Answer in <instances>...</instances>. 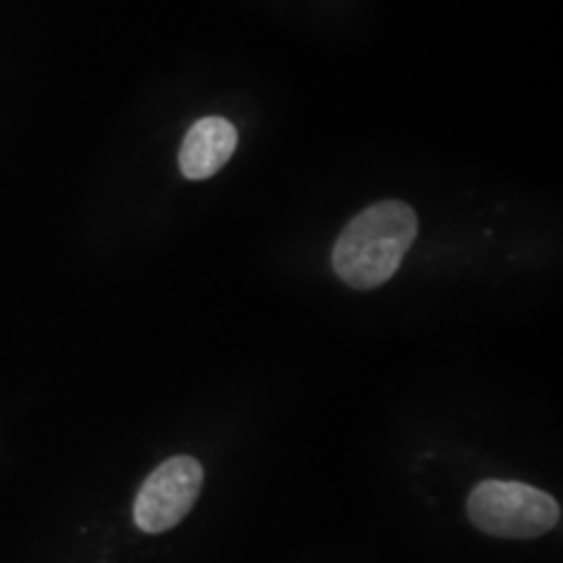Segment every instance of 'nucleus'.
<instances>
[{"mask_svg": "<svg viewBox=\"0 0 563 563\" xmlns=\"http://www.w3.org/2000/svg\"><path fill=\"white\" fill-rule=\"evenodd\" d=\"M418 236V216L401 201L367 207L342 230L332 265L346 286L372 290L390 280Z\"/></svg>", "mask_w": 563, "mask_h": 563, "instance_id": "nucleus-1", "label": "nucleus"}, {"mask_svg": "<svg viewBox=\"0 0 563 563\" xmlns=\"http://www.w3.org/2000/svg\"><path fill=\"white\" fill-rule=\"evenodd\" d=\"M467 516L486 534L537 539L560 523L562 509L549 493L537 486L484 481L470 493Z\"/></svg>", "mask_w": 563, "mask_h": 563, "instance_id": "nucleus-2", "label": "nucleus"}, {"mask_svg": "<svg viewBox=\"0 0 563 563\" xmlns=\"http://www.w3.org/2000/svg\"><path fill=\"white\" fill-rule=\"evenodd\" d=\"M201 463L188 455H178L162 463L139 490L134 501V522L142 532L159 534L188 516L201 495Z\"/></svg>", "mask_w": 563, "mask_h": 563, "instance_id": "nucleus-3", "label": "nucleus"}, {"mask_svg": "<svg viewBox=\"0 0 563 563\" xmlns=\"http://www.w3.org/2000/svg\"><path fill=\"white\" fill-rule=\"evenodd\" d=\"M239 146L236 128L223 118L197 121L180 148V172L188 180H207L232 159Z\"/></svg>", "mask_w": 563, "mask_h": 563, "instance_id": "nucleus-4", "label": "nucleus"}]
</instances>
